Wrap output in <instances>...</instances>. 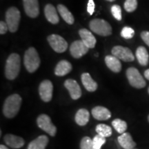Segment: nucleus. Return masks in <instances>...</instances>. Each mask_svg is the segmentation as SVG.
<instances>
[{
    "mask_svg": "<svg viewBox=\"0 0 149 149\" xmlns=\"http://www.w3.org/2000/svg\"><path fill=\"white\" fill-rule=\"evenodd\" d=\"M4 142L13 148H20L25 144V141L24 139L19 136L12 135V134H7L3 137Z\"/></svg>",
    "mask_w": 149,
    "mask_h": 149,
    "instance_id": "obj_14",
    "label": "nucleus"
},
{
    "mask_svg": "<svg viewBox=\"0 0 149 149\" xmlns=\"http://www.w3.org/2000/svg\"><path fill=\"white\" fill-rule=\"evenodd\" d=\"M93 139L89 137H84L80 142V149H92Z\"/></svg>",
    "mask_w": 149,
    "mask_h": 149,
    "instance_id": "obj_30",
    "label": "nucleus"
},
{
    "mask_svg": "<svg viewBox=\"0 0 149 149\" xmlns=\"http://www.w3.org/2000/svg\"><path fill=\"white\" fill-rule=\"evenodd\" d=\"M105 63L108 68L113 72H120L122 70V64L120 59L114 55L106 56Z\"/></svg>",
    "mask_w": 149,
    "mask_h": 149,
    "instance_id": "obj_18",
    "label": "nucleus"
},
{
    "mask_svg": "<svg viewBox=\"0 0 149 149\" xmlns=\"http://www.w3.org/2000/svg\"><path fill=\"white\" fill-rule=\"evenodd\" d=\"M117 140L120 146L124 149H133L136 146V143L128 133H122L117 137Z\"/></svg>",
    "mask_w": 149,
    "mask_h": 149,
    "instance_id": "obj_17",
    "label": "nucleus"
},
{
    "mask_svg": "<svg viewBox=\"0 0 149 149\" xmlns=\"http://www.w3.org/2000/svg\"><path fill=\"white\" fill-rule=\"evenodd\" d=\"M111 52L113 55L124 61H133L135 59V56L127 47H124L122 46H114Z\"/></svg>",
    "mask_w": 149,
    "mask_h": 149,
    "instance_id": "obj_9",
    "label": "nucleus"
},
{
    "mask_svg": "<svg viewBox=\"0 0 149 149\" xmlns=\"http://www.w3.org/2000/svg\"><path fill=\"white\" fill-rule=\"evenodd\" d=\"M0 149H8V148H7V147L4 146V145L1 144V146H0Z\"/></svg>",
    "mask_w": 149,
    "mask_h": 149,
    "instance_id": "obj_37",
    "label": "nucleus"
},
{
    "mask_svg": "<svg viewBox=\"0 0 149 149\" xmlns=\"http://www.w3.org/2000/svg\"><path fill=\"white\" fill-rule=\"evenodd\" d=\"M107 1H115V0H107Z\"/></svg>",
    "mask_w": 149,
    "mask_h": 149,
    "instance_id": "obj_38",
    "label": "nucleus"
},
{
    "mask_svg": "<svg viewBox=\"0 0 149 149\" xmlns=\"http://www.w3.org/2000/svg\"><path fill=\"white\" fill-rule=\"evenodd\" d=\"M126 77L128 82L134 88H142L146 86V81L139 70L134 67H130L126 70Z\"/></svg>",
    "mask_w": 149,
    "mask_h": 149,
    "instance_id": "obj_6",
    "label": "nucleus"
},
{
    "mask_svg": "<svg viewBox=\"0 0 149 149\" xmlns=\"http://www.w3.org/2000/svg\"><path fill=\"white\" fill-rule=\"evenodd\" d=\"M124 9L128 13H132L137 9V0H126L124 2Z\"/></svg>",
    "mask_w": 149,
    "mask_h": 149,
    "instance_id": "obj_29",
    "label": "nucleus"
},
{
    "mask_svg": "<svg viewBox=\"0 0 149 149\" xmlns=\"http://www.w3.org/2000/svg\"><path fill=\"white\" fill-rule=\"evenodd\" d=\"M89 27L93 32L101 36H109L112 34V27L109 22L102 19H94L91 20Z\"/></svg>",
    "mask_w": 149,
    "mask_h": 149,
    "instance_id": "obj_4",
    "label": "nucleus"
},
{
    "mask_svg": "<svg viewBox=\"0 0 149 149\" xmlns=\"http://www.w3.org/2000/svg\"><path fill=\"white\" fill-rule=\"evenodd\" d=\"M22 97L18 94L8 96L5 100L3 107V113L7 118H13L19 111L22 104Z\"/></svg>",
    "mask_w": 149,
    "mask_h": 149,
    "instance_id": "obj_1",
    "label": "nucleus"
},
{
    "mask_svg": "<svg viewBox=\"0 0 149 149\" xmlns=\"http://www.w3.org/2000/svg\"><path fill=\"white\" fill-rule=\"evenodd\" d=\"M64 86L68 91L71 98L77 100L81 96V90L79 85L75 80L72 79H66L64 82Z\"/></svg>",
    "mask_w": 149,
    "mask_h": 149,
    "instance_id": "obj_13",
    "label": "nucleus"
},
{
    "mask_svg": "<svg viewBox=\"0 0 149 149\" xmlns=\"http://www.w3.org/2000/svg\"><path fill=\"white\" fill-rule=\"evenodd\" d=\"M47 40L51 48L57 53H64L68 48V43L60 35H51L48 37Z\"/></svg>",
    "mask_w": 149,
    "mask_h": 149,
    "instance_id": "obj_8",
    "label": "nucleus"
},
{
    "mask_svg": "<svg viewBox=\"0 0 149 149\" xmlns=\"http://www.w3.org/2000/svg\"><path fill=\"white\" fill-rule=\"evenodd\" d=\"M72 65L69 61L61 60L57 64L55 68V74L57 76H64L72 70Z\"/></svg>",
    "mask_w": 149,
    "mask_h": 149,
    "instance_id": "obj_19",
    "label": "nucleus"
},
{
    "mask_svg": "<svg viewBox=\"0 0 149 149\" xmlns=\"http://www.w3.org/2000/svg\"><path fill=\"white\" fill-rule=\"evenodd\" d=\"M136 57L139 64L141 66H147L149 61V55L146 48L144 46H139L136 51Z\"/></svg>",
    "mask_w": 149,
    "mask_h": 149,
    "instance_id": "obj_24",
    "label": "nucleus"
},
{
    "mask_svg": "<svg viewBox=\"0 0 149 149\" xmlns=\"http://www.w3.org/2000/svg\"><path fill=\"white\" fill-rule=\"evenodd\" d=\"M91 113L95 119L100 121L107 120L111 117V113L109 110L101 106L93 108Z\"/></svg>",
    "mask_w": 149,
    "mask_h": 149,
    "instance_id": "obj_15",
    "label": "nucleus"
},
{
    "mask_svg": "<svg viewBox=\"0 0 149 149\" xmlns=\"http://www.w3.org/2000/svg\"><path fill=\"white\" fill-rule=\"evenodd\" d=\"M95 130L97 135H100L104 137H109L112 135V128L107 124H100L97 125Z\"/></svg>",
    "mask_w": 149,
    "mask_h": 149,
    "instance_id": "obj_26",
    "label": "nucleus"
},
{
    "mask_svg": "<svg viewBox=\"0 0 149 149\" xmlns=\"http://www.w3.org/2000/svg\"><path fill=\"white\" fill-rule=\"evenodd\" d=\"M8 30V26L6 23H5L4 22H0V33H1V35L5 34V33L7 32Z\"/></svg>",
    "mask_w": 149,
    "mask_h": 149,
    "instance_id": "obj_35",
    "label": "nucleus"
},
{
    "mask_svg": "<svg viewBox=\"0 0 149 149\" xmlns=\"http://www.w3.org/2000/svg\"><path fill=\"white\" fill-rule=\"evenodd\" d=\"M81 81L85 88L89 92H94L97 88V84L91 77V74L88 72H84L81 74Z\"/></svg>",
    "mask_w": 149,
    "mask_h": 149,
    "instance_id": "obj_21",
    "label": "nucleus"
},
{
    "mask_svg": "<svg viewBox=\"0 0 149 149\" xmlns=\"http://www.w3.org/2000/svg\"><path fill=\"white\" fill-rule=\"evenodd\" d=\"M37 124L39 128L47 133L52 137L55 136L57 128L51 122V119L48 115L42 114L37 117Z\"/></svg>",
    "mask_w": 149,
    "mask_h": 149,
    "instance_id": "obj_7",
    "label": "nucleus"
},
{
    "mask_svg": "<svg viewBox=\"0 0 149 149\" xmlns=\"http://www.w3.org/2000/svg\"><path fill=\"white\" fill-rule=\"evenodd\" d=\"M111 13L113 17L118 21H121L122 19V9L119 5L115 4L111 7Z\"/></svg>",
    "mask_w": 149,
    "mask_h": 149,
    "instance_id": "obj_31",
    "label": "nucleus"
},
{
    "mask_svg": "<svg viewBox=\"0 0 149 149\" xmlns=\"http://www.w3.org/2000/svg\"><path fill=\"white\" fill-rule=\"evenodd\" d=\"M112 125L113 128L117 133L122 134L125 133V131L127 129V124L125 121L120 120V119H115L112 122Z\"/></svg>",
    "mask_w": 149,
    "mask_h": 149,
    "instance_id": "obj_27",
    "label": "nucleus"
},
{
    "mask_svg": "<svg viewBox=\"0 0 149 149\" xmlns=\"http://www.w3.org/2000/svg\"><path fill=\"white\" fill-rule=\"evenodd\" d=\"M24 64L29 72H34L40 66V58L35 48L31 47L25 52Z\"/></svg>",
    "mask_w": 149,
    "mask_h": 149,
    "instance_id": "obj_3",
    "label": "nucleus"
},
{
    "mask_svg": "<svg viewBox=\"0 0 149 149\" xmlns=\"http://www.w3.org/2000/svg\"><path fill=\"white\" fill-rule=\"evenodd\" d=\"M133 149H136V148H133Z\"/></svg>",
    "mask_w": 149,
    "mask_h": 149,
    "instance_id": "obj_41",
    "label": "nucleus"
},
{
    "mask_svg": "<svg viewBox=\"0 0 149 149\" xmlns=\"http://www.w3.org/2000/svg\"><path fill=\"white\" fill-rule=\"evenodd\" d=\"M53 86L50 80H44L39 86V93L40 97L44 102H48L53 97Z\"/></svg>",
    "mask_w": 149,
    "mask_h": 149,
    "instance_id": "obj_10",
    "label": "nucleus"
},
{
    "mask_svg": "<svg viewBox=\"0 0 149 149\" xmlns=\"http://www.w3.org/2000/svg\"><path fill=\"white\" fill-rule=\"evenodd\" d=\"M89 48L81 40L74 41L70 47V54L74 58L79 59L88 53Z\"/></svg>",
    "mask_w": 149,
    "mask_h": 149,
    "instance_id": "obj_11",
    "label": "nucleus"
},
{
    "mask_svg": "<svg viewBox=\"0 0 149 149\" xmlns=\"http://www.w3.org/2000/svg\"><path fill=\"white\" fill-rule=\"evenodd\" d=\"M106 137H102L100 135H97L93 139V148L92 149H100L101 147L105 144Z\"/></svg>",
    "mask_w": 149,
    "mask_h": 149,
    "instance_id": "obj_28",
    "label": "nucleus"
},
{
    "mask_svg": "<svg viewBox=\"0 0 149 149\" xmlns=\"http://www.w3.org/2000/svg\"><path fill=\"white\" fill-rule=\"evenodd\" d=\"M44 14L46 19L51 24H56L59 22V19L57 10L52 4H47L46 6L44 8Z\"/></svg>",
    "mask_w": 149,
    "mask_h": 149,
    "instance_id": "obj_20",
    "label": "nucleus"
},
{
    "mask_svg": "<svg viewBox=\"0 0 149 149\" xmlns=\"http://www.w3.org/2000/svg\"><path fill=\"white\" fill-rule=\"evenodd\" d=\"M79 34L81 37V41L84 43L89 48H93L95 46L96 39L92 33L90 32L88 30L86 29H82L79 30Z\"/></svg>",
    "mask_w": 149,
    "mask_h": 149,
    "instance_id": "obj_16",
    "label": "nucleus"
},
{
    "mask_svg": "<svg viewBox=\"0 0 149 149\" xmlns=\"http://www.w3.org/2000/svg\"><path fill=\"white\" fill-rule=\"evenodd\" d=\"M134 35H135V31L132 28L128 26L123 28L122 32H121V36L125 39L133 38Z\"/></svg>",
    "mask_w": 149,
    "mask_h": 149,
    "instance_id": "obj_32",
    "label": "nucleus"
},
{
    "mask_svg": "<svg viewBox=\"0 0 149 149\" xmlns=\"http://www.w3.org/2000/svg\"><path fill=\"white\" fill-rule=\"evenodd\" d=\"M57 9H58V12L60 14L61 17L64 19V20L66 23L70 24V25L73 24L74 22V17L65 6L62 4L57 5Z\"/></svg>",
    "mask_w": 149,
    "mask_h": 149,
    "instance_id": "obj_25",
    "label": "nucleus"
},
{
    "mask_svg": "<svg viewBox=\"0 0 149 149\" xmlns=\"http://www.w3.org/2000/svg\"><path fill=\"white\" fill-rule=\"evenodd\" d=\"M21 58L17 53H12L6 60L5 66V75L8 79L13 80L17 77L20 70Z\"/></svg>",
    "mask_w": 149,
    "mask_h": 149,
    "instance_id": "obj_2",
    "label": "nucleus"
},
{
    "mask_svg": "<svg viewBox=\"0 0 149 149\" xmlns=\"http://www.w3.org/2000/svg\"><path fill=\"white\" fill-rule=\"evenodd\" d=\"M148 122H149V115H148Z\"/></svg>",
    "mask_w": 149,
    "mask_h": 149,
    "instance_id": "obj_39",
    "label": "nucleus"
},
{
    "mask_svg": "<svg viewBox=\"0 0 149 149\" xmlns=\"http://www.w3.org/2000/svg\"><path fill=\"white\" fill-rule=\"evenodd\" d=\"M48 143V138L46 135H40L31 142H30L28 149H45Z\"/></svg>",
    "mask_w": 149,
    "mask_h": 149,
    "instance_id": "obj_22",
    "label": "nucleus"
},
{
    "mask_svg": "<svg viewBox=\"0 0 149 149\" xmlns=\"http://www.w3.org/2000/svg\"><path fill=\"white\" fill-rule=\"evenodd\" d=\"M21 16L20 12L15 7H10L6 13V22L8 26L9 31L15 33L17 31Z\"/></svg>",
    "mask_w": 149,
    "mask_h": 149,
    "instance_id": "obj_5",
    "label": "nucleus"
},
{
    "mask_svg": "<svg viewBox=\"0 0 149 149\" xmlns=\"http://www.w3.org/2000/svg\"><path fill=\"white\" fill-rule=\"evenodd\" d=\"M144 77H146L147 79L149 80V69H147L146 70H145Z\"/></svg>",
    "mask_w": 149,
    "mask_h": 149,
    "instance_id": "obj_36",
    "label": "nucleus"
},
{
    "mask_svg": "<svg viewBox=\"0 0 149 149\" xmlns=\"http://www.w3.org/2000/svg\"><path fill=\"white\" fill-rule=\"evenodd\" d=\"M95 5L94 1L93 0H89L88 3V6H87V11L91 15H92L95 11Z\"/></svg>",
    "mask_w": 149,
    "mask_h": 149,
    "instance_id": "obj_33",
    "label": "nucleus"
},
{
    "mask_svg": "<svg viewBox=\"0 0 149 149\" xmlns=\"http://www.w3.org/2000/svg\"><path fill=\"white\" fill-rule=\"evenodd\" d=\"M24 8L26 13L31 18H35L40 14L38 0H23Z\"/></svg>",
    "mask_w": 149,
    "mask_h": 149,
    "instance_id": "obj_12",
    "label": "nucleus"
},
{
    "mask_svg": "<svg viewBox=\"0 0 149 149\" xmlns=\"http://www.w3.org/2000/svg\"><path fill=\"white\" fill-rule=\"evenodd\" d=\"M148 94H149V88H148Z\"/></svg>",
    "mask_w": 149,
    "mask_h": 149,
    "instance_id": "obj_40",
    "label": "nucleus"
},
{
    "mask_svg": "<svg viewBox=\"0 0 149 149\" xmlns=\"http://www.w3.org/2000/svg\"><path fill=\"white\" fill-rule=\"evenodd\" d=\"M89 118H90V113L88 110L85 109H81L77 112L75 115V122L78 125L84 126L88 124Z\"/></svg>",
    "mask_w": 149,
    "mask_h": 149,
    "instance_id": "obj_23",
    "label": "nucleus"
},
{
    "mask_svg": "<svg viewBox=\"0 0 149 149\" xmlns=\"http://www.w3.org/2000/svg\"><path fill=\"white\" fill-rule=\"evenodd\" d=\"M141 37L145 44L149 46V31H143L141 33Z\"/></svg>",
    "mask_w": 149,
    "mask_h": 149,
    "instance_id": "obj_34",
    "label": "nucleus"
}]
</instances>
